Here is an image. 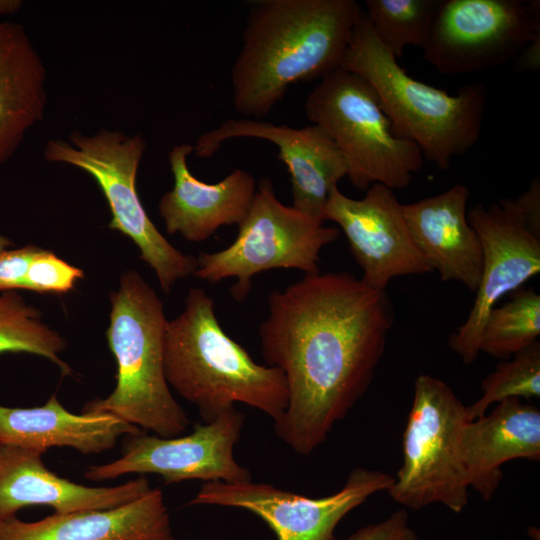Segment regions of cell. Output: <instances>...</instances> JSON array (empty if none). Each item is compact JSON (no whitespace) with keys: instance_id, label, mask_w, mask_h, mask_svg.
Wrapping results in <instances>:
<instances>
[{"instance_id":"6da1fadb","label":"cell","mask_w":540,"mask_h":540,"mask_svg":"<svg viewBox=\"0 0 540 540\" xmlns=\"http://www.w3.org/2000/svg\"><path fill=\"white\" fill-rule=\"evenodd\" d=\"M393 321L386 291L346 272L307 274L268 295L261 353L289 395L274 431L295 453L320 447L366 393Z\"/></svg>"},{"instance_id":"7a4b0ae2","label":"cell","mask_w":540,"mask_h":540,"mask_svg":"<svg viewBox=\"0 0 540 540\" xmlns=\"http://www.w3.org/2000/svg\"><path fill=\"white\" fill-rule=\"evenodd\" d=\"M362 9L355 0L254 2L230 72L235 111L261 119L293 84L340 68Z\"/></svg>"},{"instance_id":"3957f363","label":"cell","mask_w":540,"mask_h":540,"mask_svg":"<svg viewBox=\"0 0 540 540\" xmlns=\"http://www.w3.org/2000/svg\"><path fill=\"white\" fill-rule=\"evenodd\" d=\"M167 383L193 404L204 423L246 404L278 420L288 405L283 373L256 363L222 329L213 299L202 288H190L185 308L168 320L164 340Z\"/></svg>"},{"instance_id":"277c9868","label":"cell","mask_w":540,"mask_h":540,"mask_svg":"<svg viewBox=\"0 0 540 540\" xmlns=\"http://www.w3.org/2000/svg\"><path fill=\"white\" fill-rule=\"evenodd\" d=\"M340 68L373 87L394 133L415 143L440 169H448L479 139L488 97L485 86L470 83L450 95L412 78L377 38L363 9Z\"/></svg>"},{"instance_id":"5b68a950","label":"cell","mask_w":540,"mask_h":540,"mask_svg":"<svg viewBox=\"0 0 540 540\" xmlns=\"http://www.w3.org/2000/svg\"><path fill=\"white\" fill-rule=\"evenodd\" d=\"M110 301L106 338L117 365L116 386L82 412L109 413L163 438L184 435L190 419L164 372L168 320L160 297L137 271L128 270Z\"/></svg>"},{"instance_id":"8992f818","label":"cell","mask_w":540,"mask_h":540,"mask_svg":"<svg viewBox=\"0 0 540 540\" xmlns=\"http://www.w3.org/2000/svg\"><path fill=\"white\" fill-rule=\"evenodd\" d=\"M304 109L335 143L359 190L375 183L403 189L424 164L419 147L394 133L373 87L353 72L338 68L320 79Z\"/></svg>"},{"instance_id":"52a82bcc","label":"cell","mask_w":540,"mask_h":540,"mask_svg":"<svg viewBox=\"0 0 540 540\" xmlns=\"http://www.w3.org/2000/svg\"><path fill=\"white\" fill-rule=\"evenodd\" d=\"M146 149L141 134L100 129L92 135L74 131L70 141L50 139L46 161L77 167L102 190L111 211L110 229L129 237L140 258L154 271L161 289L169 293L178 280L193 275L197 259L175 248L157 229L136 190L137 171Z\"/></svg>"},{"instance_id":"ba28073f","label":"cell","mask_w":540,"mask_h":540,"mask_svg":"<svg viewBox=\"0 0 540 540\" xmlns=\"http://www.w3.org/2000/svg\"><path fill=\"white\" fill-rule=\"evenodd\" d=\"M466 406L443 380L420 374L402 438L403 463L387 490L397 503L420 510L440 503L460 513L468 503L462 455Z\"/></svg>"},{"instance_id":"9c48e42d","label":"cell","mask_w":540,"mask_h":540,"mask_svg":"<svg viewBox=\"0 0 540 540\" xmlns=\"http://www.w3.org/2000/svg\"><path fill=\"white\" fill-rule=\"evenodd\" d=\"M236 239L223 250L199 254L194 276L210 284L235 278L231 295L248 296L252 278L273 269L319 272L320 251L339 237V230L283 204L270 179L262 178Z\"/></svg>"},{"instance_id":"30bf717a","label":"cell","mask_w":540,"mask_h":540,"mask_svg":"<svg viewBox=\"0 0 540 540\" xmlns=\"http://www.w3.org/2000/svg\"><path fill=\"white\" fill-rule=\"evenodd\" d=\"M540 33L538 0H443L423 59L448 75L498 67Z\"/></svg>"},{"instance_id":"8fae6325","label":"cell","mask_w":540,"mask_h":540,"mask_svg":"<svg viewBox=\"0 0 540 540\" xmlns=\"http://www.w3.org/2000/svg\"><path fill=\"white\" fill-rule=\"evenodd\" d=\"M244 420V414L232 408L209 423H195L186 435L163 438L143 431L127 435L117 460L92 465L84 476L104 481L131 473L157 474L165 484L187 480L251 481L250 470L234 457Z\"/></svg>"},{"instance_id":"7c38bea8","label":"cell","mask_w":540,"mask_h":540,"mask_svg":"<svg viewBox=\"0 0 540 540\" xmlns=\"http://www.w3.org/2000/svg\"><path fill=\"white\" fill-rule=\"evenodd\" d=\"M394 477L354 468L334 494L311 498L261 482H205L189 505L240 508L260 517L277 540H334L338 523L373 494L388 490Z\"/></svg>"},{"instance_id":"4fadbf2b","label":"cell","mask_w":540,"mask_h":540,"mask_svg":"<svg viewBox=\"0 0 540 540\" xmlns=\"http://www.w3.org/2000/svg\"><path fill=\"white\" fill-rule=\"evenodd\" d=\"M467 218L482 245L483 264L474 303L448 344L466 365L480 351V338L489 312L507 293L515 292L540 272V236L526 226L512 199L488 207L475 205Z\"/></svg>"},{"instance_id":"5bb4252c","label":"cell","mask_w":540,"mask_h":540,"mask_svg":"<svg viewBox=\"0 0 540 540\" xmlns=\"http://www.w3.org/2000/svg\"><path fill=\"white\" fill-rule=\"evenodd\" d=\"M326 220L341 228L362 269V282L374 290L386 291L396 277L432 272L412 239L402 204L382 184H372L362 199L334 187L323 212Z\"/></svg>"},{"instance_id":"9a60e30c","label":"cell","mask_w":540,"mask_h":540,"mask_svg":"<svg viewBox=\"0 0 540 540\" xmlns=\"http://www.w3.org/2000/svg\"><path fill=\"white\" fill-rule=\"evenodd\" d=\"M251 137L272 142L290 175L294 208L322 221L331 190L348 174V167L332 139L318 126L292 128L286 124L239 118L228 119L203 133L193 146L198 157L209 158L222 142Z\"/></svg>"},{"instance_id":"2e32d148","label":"cell","mask_w":540,"mask_h":540,"mask_svg":"<svg viewBox=\"0 0 540 540\" xmlns=\"http://www.w3.org/2000/svg\"><path fill=\"white\" fill-rule=\"evenodd\" d=\"M41 456L35 450L0 444V521L28 506H49L58 514L110 509L152 489L144 475L113 487L77 484L47 469Z\"/></svg>"},{"instance_id":"e0dca14e","label":"cell","mask_w":540,"mask_h":540,"mask_svg":"<svg viewBox=\"0 0 540 540\" xmlns=\"http://www.w3.org/2000/svg\"><path fill=\"white\" fill-rule=\"evenodd\" d=\"M193 146L182 143L169 152L173 188L160 199L158 210L168 234L203 242L220 227L239 225L252 204L257 183L246 170L235 169L217 183L196 178L188 168Z\"/></svg>"},{"instance_id":"ac0fdd59","label":"cell","mask_w":540,"mask_h":540,"mask_svg":"<svg viewBox=\"0 0 540 540\" xmlns=\"http://www.w3.org/2000/svg\"><path fill=\"white\" fill-rule=\"evenodd\" d=\"M469 188L456 184L420 201L402 204L414 243L442 281H457L474 292L480 282L481 241L467 218Z\"/></svg>"},{"instance_id":"d6986e66","label":"cell","mask_w":540,"mask_h":540,"mask_svg":"<svg viewBox=\"0 0 540 540\" xmlns=\"http://www.w3.org/2000/svg\"><path fill=\"white\" fill-rule=\"evenodd\" d=\"M0 540H176L160 488L118 507L0 521Z\"/></svg>"},{"instance_id":"ffe728a7","label":"cell","mask_w":540,"mask_h":540,"mask_svg":"<svg viewBox=\"0 0 540 540\" xmlns=\"http://www.w3.org/2000/svg\"><path fill=\"white\" fill-rule=\"evenodd\" d=\"M462 455L469 488L490 501L503 478L504 463L540 460V410L519 398L496 403L489 414L465 424Z\"/></svg>"},{"instance_id":"44dd1931","label":"cell","mask_w":540,"mask_h":540,"mask_svg":"<svg viewBox=\"0 0 540 540\" xmlns=\"http://www.w3.org/2000/svg\"><path fill=\"white\" fill-rule=\"evenodd\" d=\"M141 430L109 413L74 414L56 395L42 406L13 408L0 405V444L44 454L51 447H71L82 454L112 449L118 439Z\"/></svg>"},{"instance_id":"7402d4cb","label":"cell","mask_w":540,"mask_h":540,"mask_svg":"<svg viewBox=\"0 0 540 540\" xmlns=\"http://www.w3.org/2000/svg\"><path fill=\"white\" fill-rule=\"evenodd\" d=\"M47 72L24 27L0 19V167L45 114Z\"/></svg>"},{"instance_id":"603a6c76","label":"cell","mask_w":540,"mask_h":540,"mask_svg":"<svg viewBox=\"0 0 540 540\" xmlns=\"http://www.w3.org/2000/svg\"><path fill=\"white\" fill-rule=\"evenodd\" d=\"M65 347L63 337L43 322L41 312L18 290L0 292V354L39 355L55 363L63 375H70V366L60 358Z\"/></svg>"},{"instance_id":"cb8c5ba5","label":"cell","mask_w":540,"mask_h":540,"mask_svg":"<svg viewBox=\"0 0 540 540\" xmlns=\"http://www.w3.org/2000/svg\"><path fill=\"white\" fill-rule=\"evenodd\" d=\"M443 0H366L364 13L380 42L401 57L408 46L428 43Z\"/></svg>"},{"instance_id":"d4e9b609","label":"cell","mask_w":540,"mask_h":540,"mask_svg":"<svg viewBox=\"0 0 540 540\" xmlns=\"http://www.w3.org/2000/svg\"><path fill=\"white\" fill-rule=\"evenodd\" d=\"M539 336L540 295L532 288H521L508 302L489 312L479 351L507 360L534 344Z\"/></svg>"},{"instance_id":"484cf974","label":"cell","mask_w":540,"mask_h":540,"mask_svg":"<svg viewBox=\"0 0 540 540\" xmlns=\"http://www.w3.org/2000/svg\"><path fill=\"white\" fill-rule=\"evenodd\" d=\"M482 396L466 406L467 421L484 414L490 405L507 398L526 400L540 396V342L501 361L481 383Z\"/></svg>"},{"instance_id":"4316f807","label":"cell","mask_w":540,"mask_h":540,"mask_svg":"<svg viewBox=\"0 0 540 540\" xmlns=\"http://www.w3.org/2000/svg\"><path fill=\"white\" fill-rule=\"evenodd\" d=\"M84 272L54 252L40 248L32 258L23 283L22 290L40 294H65L71 291Z\"/></svg>"},{"instance_id":"83f0119b","label":"cell","mask_w":540,"mask_h":540,"mask_svg":"<svg viewBox=\"0 0 540 540\" xmlns=\"http://www.w3.org/2000/svg\"><path fill=\"white\" fill-rule=\"evenodd\" d=\"M39 250L32 244L0 250V292L23 289L28 266Z\"/></svg>"},{"instance_id":"f1b7e54d","label":"cell","mask_w":540,"mask_h":540,"mask_svg":"<svg viewBox=\"0 0 540 540\" xmlns=\"http://www.w3.org/2000/svg\"><path fill=\"white\" fill-rule=\"evenodd\" d=\"M347 540H420L409 525L405 509L397 510L387 519L364 526Z\"/></svg>"},{"instance_id":"f546056e","label":"cell","mask_w":540,"mask_h":540,"mask_svg":"<svg viewBox=\"0 0 540 540\" xmlns=\"http://www.w3.org/2000/svg\"><path fill=\"white\" fill-rule=\"evenodd\" d=\"M528 229L540 236V180L534 179L529 188L512 200Z\"/></svg>"},{"instance_id":"4dcf8cb0","label":"cell","mask_w":540,"mask_h":540,"mask_svg":"<svg viewBox=\"0 0 540 540\" xmlns=\"http://www.w3.org/2000/svg\"><path fill=\"white\" fill-rule=\"evenodd\" d=\"M521 67L525 70H538L540 65V33L536 34L521 55Z\"/></svg>"},{"instance_id":"1f68e13d","label":"cell","mask_w":540,"mask_h":540,"mask_svg":"<svg viewBox=\"0 0 540 540\" xmlns=\"http://www.w3.org/2000/svg\"><path fill=\"white\" fill-rule=\"evenodd\" d=\"M23 6L21 0H0V16L11 15Z\"/></svg>"},{"instance_id":"d6a6232c","label":"cell","mask_w":540,"mask_h":540,"mask_svg":"<svg viewBox=\"0 0 540 540\" xmlns=\"http://www.w3.org/2000/svg\"><path fill=\"white\" fill-rule=\"evenodd\" d=\"M12 246L13 242L9 238L0 234V250L11 248Z\"/></svg>"}]
</instances>
